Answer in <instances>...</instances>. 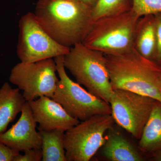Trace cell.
I'll return each mask as SVG.
<instances>
[{
	"label": "cell",
	"mask_w": 161,
	"mask_h": 161,
	"mask_svg": "<svg viewBox=\"0 0 161 161\" xmlns=\"http://www.w3.org/2000/svg\"><path fill=\"white\" fill-rule=\"evenodd\" d=\"M92 8L70 0H39L33 13L47 33L61 45L82 43L93 23Z\"/></svg>",
	"instance_id": "6da1fadb"
},
{
	"label": "cell",
	"mask_w": 161,
	"mask_h": 161,
	"mask_svg": "<svg viewBox=\"0 0 161 161\" xmlns=\"http://www.w3.org/2000/svg\"><path fill=\"white\" fill-rule=\"evenodd\" d=\"M113 90H126L161 103L158 77L161 67L132 48L114 55H105Z\"/></svg>",
	"instance_id": "7a4b0ae2"
},
{
	"label": "cell",
	"mask_w": 161,
	"mask_h": 161,
	"mask_svg": "<svg viewBox=\"0 0 161 161\" xmlns=\"http://www.w3.org/2000/svg\"><path fill=\"white\" fill-rule=\"evenodd\" d=\"M139 17L132 9L93 21L82 43L104 55L121 53L133 48Z\"/></svg>",
	"instance_id": "3957f363"
},
{
	"label": "cell",
	"mask_w": 161,
	"mask_h": 161,
	"mask_svg": "<svg viewBox=\"0 0 161 161\" xmlns=\"http://www.w3.org/2000/svg\"><path fill=\"white\" fill-rule=\"evenodd\" d=\"M63 63L76 82L109 103L113 90L104 54L79 43L64 56Z\"/></svg>",
	"instance_id": "277c9868"
},
{
	"label": "cell",
	"mask_w": 161,
	"mask_h": 161,
	"mask_svg": "<svg viewBox=\"0 0 161 161\" xmlns=\"http://www.w3.org/2000/svg\"><path fill=\"white\" fill-rule=\"evenodd\" d=\"M64 56L54 58L59 77L52 98L60 103L72 117L80 121L97 115H111L110 104L95 96L69 77Z\"/></svg>",
	"instance_id": "5b68a950"
},
{
	"label": "cell",
	"mask_w": 161,
	"mask_h": 161,
	"mask_svg": "<svg viewBox=\"0 0 161 161\" xmlns=\"http://www.w3.org/2000/svg\"><path fill=\"white\" fill-rule=\"evenodd\" d=\"M115 123L112 115H97L81 121L64 132L67 161H89L104 142L107 131Z\"/></svg>",
	"instance_id": "8992f818"
},
{
	"label": "cell",
	"mask_w": 161,
	"mask_h": 161,
	"mask_svg": "<svg viewBox=\"0 0 161 161\" xmlns=\"http://www.w3.org/2000/svg\"><path fill=\"white\" fill-rule=\"evenodd\" d=\"M57 74L53 58L33 62L21 61L12 69L9 81L23 91L26 101L42 96L52 98L59 80Z\"/></svg>",
	"instance_id": "52a82bcc"
},
{
	"label": "cell",
	"mask_w": 161,
	"mask_h": 161,
	"mask_svg": "<svg viewBox=\"0 0 161 161\" xmlns=\"http://www.w3.org/2000/svg\"><path fill=\"white\" fill-rule=\"evenodd\" d=\"M17 54L20 61L33 62L64 56L70 47L61 45L49 36L33 13L23 15L19 21Z\"/></svg>",
	"instance_id": "ba28073f"
},
{
	"label": "cell",
	"mask_w": 161,
	"mask_h": 161,
	"mask_svg": "<svg viewBox=\"0 0 161 161\" xmlns=\"http://www.w3.org/2000/svg\"><path fill=\"white\" fill-rule=\"evenodd\" d=\"M157 100L126 90H113L109 101L115 123L139 140Z\"/></svg>",
	"instance_id": "9c48e42d"
},
{
	"label": "cell",
	"mask_w": 161,
	"mask_h": 161,
	"mask_svg": "<svg viewBox=\"0 0 161 161\" xmlns=\"http://www.w3.org/2000/svg\"><path fill=\"white\" fill-rule=\"evenodd\" d=\"M21 113L19 120L11 128L0 133V142L19 152L41 149V135L37 131V123L28 102L23 105Z\"/></svg>",
	"instance_id": "30bf717a"
},
{
	"label": "cell",
	"mask_w": 161,
	"mask_h": 161,
	"mask_svg": "<svg viewBox=\"0 0 161 161\" xmlns=\"http://www.w3.org/2000/svg\"><path fill=\"white\" fill-rule=\"evenodd\" d=\"M28 102L35 120L39 125V131L60 129L65 132L80 122L70 116L60 103L47 96H40Z\"/></svg>",
	"instance_id": "8fae6325"
},
{
	"label": "cell",
	"mask_w": 161,
	"mask_h": 161,
	"mask_svg": "<svg viewBox=\"0 0 161 161\" xmlns=\"http://www.w3.org/2000/svg\"><path fill=\"white\" fill-rule=\"evenodd\" d=\"M122 130V128L115 123L107 131L104 142L98 151L100 160L146 161L147 156L140 150L138 144L136 145Z\"/></svg>",
	"instance_id": "7c38bea8"
},
{
	"label": "cell",
	"mask_w": 161,
	"mask_h": 161,
	"mask_svg": "<svg viewBox=\"0 0 161 161\" xmlns=\"http://www.w3.org/2000/svg\"><path fill=\"white\" fill-rule=\"evenodd\" d=\"M26 102L19 88H14L8 82L3 84L0 88V133L6 131Z\"/></svg>",
	"instance_id": "4fadbf2b"
},
{
	"label": "cell",
	"mask_w": 161,
	"mask_h": 161,
	"mask_svg": "<svg viewBox=\"0 0 161 161\" xmlns=\"http://www.w3.org/2000/svg\"><path fill=\"white\" fill-rule=\"evenodd\" d=\"M133 47L144 58L154 62L156 35L154 15H147L140 18L136 29Z\"/></svg>",
	"instance_id": "5bb4252c"
},
{
	"label": "cell",
	"mask_w": 161,
	"mask_h": 161,
	"mask_svg": "<svg viewBox=\"0 0 161 161\" xmlns=\"http://www.w3.org/2000/svg\"><path fill=\"white\" fill-rule=\"evenodd\" d=\"M138 146L146 156L161 150V103L157 101L143 130Z\"/></svg>",
	"instance_id": "9a60e30c"
},
{
	"label": "cell",
	"mask_w": 161,
	"mask_h": 161,
	"mask_svg": "<svg viewBox=\"0 0 161 161\" xmlns=\"http://www.w3.org/2000/svg\"><path fill=\"white\" fill-rule=\"evenodd\" d=\"M39 131L41 137L42 161H67L64 146L65 132L60 129Z\"/></svg>",
	"instance_id": "2e32d148"
},
{
	"label": "cell",
	"mask_w": 161,
	"mask_h": 161,
	"mask_svg": "<svg viewBox=\"0 0 161 161\" xmlns=\"http://www.w3.org/2000/svg\"><path fill=\"white\" fill-rule=\"evenodd\" d=\"M132 7V0H98L92 8L93 21L103 17L130 11Z\"/></svg>",
	"instance_id": "e0dca14e"
},
{
	"label": "cell",
	"mask_w": 161,
	"mask_h": 161,
	"mask_svg": "<svg viewBox=\"0 0 161 161\" xmlns=\"http://www.w3.org/2000/svg\"><path fill=\"white\" fill-rule=\"evenodd\" d=\"M132 10L141 17L161 12V0H132Z\"/></svg>",
	"instance_id": "ac0fdd59"
},
{
	"label": "cell",
	"mask_w": 161,
	"mask_h": 161,
	"mask_svg": "<svg viewBox=\"0 0 161 161\" xmlns=\"http://www.w3.org/2000/svg\"><path fill=\"white\" fill-rule=\"evenodd\" d=\"M156 35V49L154 62L161 67V12L154 15Z\"/></svg>",
	"instance_id": "d6986e66"
},
{
	"label": "cell",
	"mask_w": 161,
	"mask_h": 161,
	"mask_svg": "<svg viewBox=\"0 0 161 161\" xmlns=\"http://www.w3.org/2000/svg\"><path fill=\"white\" fill-rule=\"evenodd\" d=\"M43 154L41 149H31L25 150L24 154L17 156L14 161H42Z\"/></svg>",
	"instance_id": "ffe728a7"
},
{
	"label": "cell",
	"mask_w": 161,
	"mask_h": 161,
	"mask_svg": "<svg viewBox=\"0 0 161 161\" xmlns=\"http://www.w3.org/2000/svg\"><path fill=\"white\" fill-rule=\"evenodd\" d=\"M20 152L0 142V161H14Z\"/></svg>",
	"instance_id": "44dd1931"
},
{
	"label": "cell",
	"mask_w": 161,
	"mask_h": 161,
	"mask_svg": "<svg viewBox=\"0 0 161 161\" xmlns=\"http://www.w3.org/2000/svg\"><path fill=\"white\" fill-rule=\"evenodd\" d=\"M98 1V0H80V2L92 8L95 6Z\"/></svg>",
	"instance_id": "7402d4cb"
},
{
	"label": "cell",
	"mask_w": 161,
	"mask_h": 161,
	"mask_svg": "<svg viewBox=\"0 0 161 161\" xmlns=\"http://www.w3.org/2000/svg\"><path fill=\"white\" fill-rule=\"evenodd\" d=\"M150 157L152 161H161V150L153 153L150 156Z\"/></svg>",
	"instance_id": "603a6c76"
},
{
	"label": "cell",
	"mask_w": 161,
	"mask_h": 161,
	"mask_svg": "<svg viewBox=\"0 0 161 161\" xmlns=\"http://www.w3.org/2000/svg\"><path fill=\"white\" fill-rule=\"evenodd\" d=\"M158 87L160 91L161 92V70L160 72L159 75L158 77Z\"/></svg>",
	"instance_id": "cb8c5ba5"
},
{
	"label": "cell",
	"mask_w": 161,
	"mask_h": 161,
	"mask_svg": "<svg viewBox=\"0 0 161 161\" xmlns=\"http://www.w3.org/2000/svg\"><path fill=\"white\" fill-rule=\"evenodd\" d=\"M70 1H75V2H79L80 0H70Z\"/></svg>",
	"instance_id": "d4e9b609"
}]
</instances>
